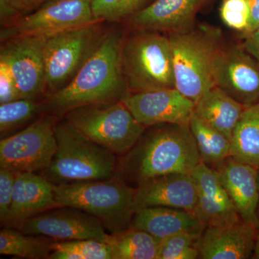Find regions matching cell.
Instances as JSON below:
<instances>
[{"label": "cell", "mask_w": 259, "mask_h": 259, "mask_svg": "<svg viewBox=\"0 0 259 259\" xmlns=\"http://www.w3.org/2000/svg\"><path fill=\"white\" fill-rule=\"evenodd\" d=\"M47 1L49 0H0L1 27L31 13Z\"/></svg>", "instance_id": "31"}, {"label": "cell", "mask_w": 259, "mask_h": 259, "mask_svg": "<svg viewBox=\"0 0 259 259\" xmlns=\"http://www.w3.org/2000/svg\"><path fill=\"white\" fill-rule=\"evenodd\" d=\"M155 0H92L94 16L105 23L128 21Z\"/></svg>", "instance_id": "27"}, {"label": "cell", "mask_w": 259, "mask_h": 259, "mask_svg": "<svg viewBox=\"0 0 259 259\" xmlns=\"http://www.w3.org/2000/svg\"><path fill=\"white\" fill-rule=\"evenodd\" d=\"M200 236L182 233L161 240L157 259L199 258Z\"/></svg>", "instance_id": "29"}, {"label": "cell", "mask_w": 259, "mask_h": 259, "mask_svg": "<svg viewBox=\"0 0 259 259\" xmlns=\"http://www.w3.org/2000/svg\"><path fill=\"white\" fill-rule=\"evenodd\" d=\"M107 243L114 259H157L161 241L147 232L134 228L110 235Z\"/></svg>", "instance_id": "25"}, {"label": "cell", "mask_w": 259, "mask_h": 259, "mask_svg": "<svg viewBox=\"0 0 259 259\" xmlns=\"http://www.w3.org/2000/svg\"><path fill=\"white\" fill-rule=\"evenodd\" d=\"M145 127L165 123L189 124L195 102L177 88L129 93L122 100Z\"/></svg>", "instance_id": "13"}, {"label": "cell", "mask_w": 259, "mask_h": 259, "mask_svg": "<svg viewBox=\"0 0 259 259\" xmlns=\"http://www.w3.org/2000/svg\"><path fill=\"white\" fill-rule=\"evenodd\" d=\"M250 6V20L248 28L243 36L259 28V0H248Z\"/></svg>", "instance_id": "36"}, {"label": "cell", "mask_w": 259, "mask_h": 259, "mask_svg": "<svg viewBox=\"0 0 259 259\" xmlns=\"http://www.w3.org/2000/svg\"><path fill=\"white\" fill-rule=\"evenodd\" d=\"M96 21L99 20L94 16L92 0H49L2 27L0 40L21 35L50 36Z\"/></svg>", "instance_id": "10"}, {"label": "cell", "mask_w": 259, "mask_h": 259, "mask_svg": "<svg viewBox=\"0 0 259 259\" xmlns=\"http://www.w3.org/2000/svg\"><path fill=\"white\" fill-rule=\"evenodd\" d=\"M82 259H114L113 250L110 244L95 239L70 241Z\"/></svg>", "instance_id": "32"}, {"label": "cell", "mask_w": 259, "mask_h": 259, "mask_svg": "<svg viewBox=\"0 0 259 259\" xmlns=\"http://www.w3.org/2000/svg\"><path fill=\"white\" fill-rule=\"evenodd\" d=\"M59 207L54 184L32 172H16L13 201L5 226L18 229L29 218Z\"/></svg>", "instance_id": "19"}, {"label": "cell", "mask_w": 259, "mask_h": 259, "mask_svg": "<svg viewBox=\"0 0 259 259\" xmlns=\"http://www.w3.org/2000/svg\"><path fill=\"white\" fill-rule=\"evenodd\" d=\"M57 151L44 171L48 180L60 184L112 178L115 153L93 142L66 120L56 122Z\"/></svg>", "instance_id": "6"}, {"label": "cell", "mask_w": 259, "mask_h": 259, "mask_svg": "<svg viewBox=\"0 0 259 259\" xmlns=\"http://www.w3.org/2000/svg\"><path fill=\"white\" fill-rule=\"evenodd\" d=\"M146 128L123 163L139 183L168 174L191 173L200 163L189 124H160Z\"/></svg>", "instance_id": "2"}, {"label": "cell", "mask_w": 259, "mask_h": 259, "mask_svg": "<svg viewBox=\"0 0 259 259\" xmlns=\"http://www.w3.org/2000/svg\"><path fill=\"white\" fill-rule=\"evenodd\" d=\"M220 16L226 26L241 32L243 35L249 25V1L223 0L220 8Z\"/></svg>", "instance_id": "30"}, {"label": "cell", "mask_w": 259, "mask_h": 259, "mask_svg": "<svg viewBox=\"0 0 259 259\" xmlns=\"http://www.w3.org/2000/svg\"><path fill=\"white\" fill-rule=\"evenodd\" d=\"M197 188L193 213L206 226H221L241 221L217 171L201 161L191 172Z\"/></svg>", "instance_id": "16"}, {"label": "cell", "mask_w": 259, "mask_h": 259, "mask_svg": "<svg viewBox=\"0 0 259 259\" xmlns=\"http://www.w3.org/2000/svg\"><path fill=\"white\" fill-rule=\"evenodd\" d=\"M40 236L27 235L15 228H3L0 231V254L20 258H50L53 242Z\"/></svg>", "instance_id": "26"}, {"label": "cell", "mask_w": 259, "mask_h": 259, "mask_svg": "<svg viewBox=\"0 0 259 259\" xmlns=\"http://www.w3.org/2000/svg\"><path fill=\"white\" fill-rule=\"evenodd\" d=\"M231 156L259 168V102L242 114L232 136Z\"/></svg>", "instance_id": "23"}, {"label": "cell", "mask_w": 259, "mask_h": 259, "mask_svg": "<svg viewBox=\"0 0 259 259\" xmlns=\"http://www.w3.org/2000/svg\"><path fill=\"white\" fill-rule=\"evenodd\" d=\"M197 188L191 173H172L139 183L135 192V211L148 207H168L193 212Z\"/></svg>", "instance_id": "15"}, {"label": "cell", "mask_w": 259, "mask_h": 259, "mask_svg": "<svg viewBox=\"0 0 259 259\" xmlns=\"http://www.w3.org/2000/svg\"><path fill=\"white\" fill-rule=\"evenodd\" d=\"M204 3L205 0H155L127 23L134 28L168 34L184 31L194 26Z\"/></svg>", "instance_id": "20"}, {"label": "cell", "mask_w": 259, "mask_h": 259, "mask_svg": "<svg viewBox=\"0 0 259 259\" xmlns=\"http://www.w3.org/2000/svg\"><path fill=\"white\" fill-rule=\"evenodd\" d=\"M120 56L129 93L176 88L171 42L161 32L134 28L122 37Z\"/></svg>", "instance_id": "4"}, {"label": "cell", "mask_w": 259, "mask_h": 259, "mask_svg": "<svg viewBox=\"0 0 259 259\" xmlns=\"http://www.w3.org/2000/svg\"><path fill=\"white\" fill-rule=\"evenodd\" d=\"M21 99L16 81L8 65L0 61V104Z\"/></svg>", "instance_id": "34"}, {"label": "cell", "mask_w": 259, "mask_h": 259, "mask_svg": "<svg viewBox=\"0 0 259 259\" xmlns=\"http://www.w3.org/2000/svg\"><path fill=\"white\" fill-rule=\"evenodd\" d=\"M58 117L46 113L25 129L0 141V168L15 172L45 170L57 151Z\"/></svg>", "instance_id": "9"}, {"label": "cell", "mask_w": 259, "mask_h": 259, "mask_svg": "<svg viewBox=\"0 0 259 259\" xmlns=\"http://www.w3.org/2000/svg\"><path fill=\"white\" fill-rule=\"evenodd\" d=\"M189 126L197 145L201 161L215 168L231 156V140L206 123L194 112Z\"/></svg>", "instance_id": "24"}, {"label": "cell", "mask_w": 259, "mask_h": 259, "mask_svg": "<svg viewBox=\"0 0 259 259\" xmlns=\"http://www.w3.org/2000/svg\"><path fill=\"white\" fill-rule=\"evenodd\" d=\"M123 35L120 30H108L73 79L44 99L42 112L61 117L84 105L122 101L129 94L121 64Z\"/></svg>", "instance_id": "1"}, {"label": "cell", "mask_w": 259, "mask_h": 259, "mask_svg": "<svg viewBox=\"0 0 259 259\" xmlns=\"http://www.w3.org/2000/svg\"><path fill=\"white\" fill-rule=\"evenodd\" d=\"M64 119L89 139L117 154L128 153L144 134V125L122 101L84 105Z\"/></svg>", "instance_id": "7"}, {"label": "cell", "mask_w": 259, "mask_h": 259, "mask_svg": "<svg viewBox=\"0 0 259 259\" xmlns=\"http://www.w3.org/2000/svg\"><path fill=\"white\" fill-rule=\"evenodd\" d=\"M16 172L0 168V221L6 224L9 216Z\"/></svg>", "instance_id": "33"}, {"label": "cell", "mask_w": 259, "mask_h": 259, "mask_svg": "<svg viewBox=\"0 0 259 259\" xmlns=\"http://www.w3.org/2000/svg\"><path fill=\"white\" fill-rule=\"evenodd\" d=\"M42 112V102L28 99H19L8 103L0 104V133L2 136L32 120Z\"/></svg>", "instance_id": "28"}, {"label": "cell", "mask_w": 259, "mask_h": 259, "mask_svg": "<svg viewBox=\"0 0 259 259\" xmlns=\"http://www.w3.org/2000/svg\"><path fill=\"white\" fill-rule=\"evenodd\" d=\"M101 221L71 207H57L29 218L18 230L27 235L49 237L58 241L95 239L107 243L110 234Z\"/></svg>", "instance_id": "12"}, {"label": "cell", "mask_w": 259, "mask_h": 259, "mask_svg": "<svg viewBox=\"0 0 259 259\" xmlns=\"http://www.w3.org/2000/svg\"><path fill=\"white\" fill-rule=\"evenodd\" d=\"M252 258L259 259V234H257L256 239H255L254 250H253Z\"/></svg>", "instance_id": "37"}, {"label": "cell", "mask_w": 259, "mask_h": 259, "mask_svg": "<svg viewBox=\"0 0 259 259\" xmlns=\"http://www.w3.org/2000/svg\"><path fill=\"white\" fill-rule=\"evenodd\" d=\"M215 83L245 107L259 102V64L241 45L225 47L218 61Z\"/></svg>", "instance_id": "14"}, {"label": "cell", "mask_w": 259, "mask_h": 259, "mask_svg": "<svg viewBox=\"0 0 259 259\" xmlns=\"http://www.w3.org/2000/svg\"><path fill=\"white\" fill-rule=\"evenodd\" d=\"M131 227L161 241L182 233L201 236L207 226L191 211L158 206L136 209Z\"/></svg>", "instance_id": "21"}, {"label": "cell", "mask_w": 259, "mask_h": 259, "mask_svg": "<svg viewBox=\"0 0 259 259\" xmlns=\"http://www.w3.org/2000/svg\"><path fill=\"white\" fill-rule=\"evenodd\" d=\"M245 107L221 89L214 87L196 102L194 112L206 123L231 141Z\"/></svg>", "instance_id": "22"}, {"label": "cell", "mask_w": 259, "mask_h": 259, "mask_svg": "<svg viewBox=\"0 0 259 259\" xmlns=\"http://www.w3.org/2000/svg\"><path fill=\"white\" fill-rule=\"evenodd\" d=\"M96 21L48 36L44 48L46 93L69 83L100 45L109 29Z\"/></svg>", "instance_id": "8"}, {"label": "cell", "mask_w": 259, "mask_h": 259, "mask_svg": "<svg viewBox=\"0 0 259 259\" xmlns=\"http://www.w3.org/2000/svg\"><path fill=\"white\" fill-rule=\"evenodd\" d=\"M241 46L259 64V28L243 36Z\"/></svg>", "instance_id": "35"}, {"label": "cell", "mask_w": 259, "mask_h": 259, "mask_svg": "<svg viewBox=\"0 0 259 259\" xmlns=\"http://www.w3.org/2000/svg\"><path fill=\"white\" fill-rule=\"evenodd\" d=\"M47 37L21 35L1 41L0 61L13 73L21 99L37 100L47 94L44 48Z\"/></svg>", "instance_id": "11"}, {"label": "cell", "mask_w": 259, "mask_h": 259, "mask_svg": "<svg viewBox=\"0 0 259 259\" xmlns=\"http://www.w3.org/2000/svg\"><path fill=\"white\" fill-rule=\"evenodd\" d=\"M214 169L241 221L258 228V167L229 156Z\"/></svg>", "instance_id": "17"}, {"label": "cell", "mask_w": 259, "mask_h": 259, "mask_svg": "<svg viewBox=\"0 0 259 259\" xmlns=\"http://www.w3.org/2000/svg\"><path fill=\"white\" fill-rule=\"evenodd\" d=\"M173 55L175 87L197 102L216 87L218 61L224 50L221 30L208 25L168 34Z\"/></svg>", "instance_id": "3"}, {"label": "cell", "mask_w": 259, "mask_h": 259, "mask_svg": "<svg viewBox=\"0 0 259 259\" xmlns=\"http://www.w3.org/2000/svg\"><path fill=\"white\" fill-rule=\"evenodd\" d=\"M136 190L118 178L54 185L59 207L81 209L98 218L112 234L131 228Z\"/></svg>", "instance_id": "5"}, {"label": "cell", "mask_w": 259, "mask_h": 259, "mask_svg": "<svg viewBox=\"0 0 259 259\" xmlns=\"http://www.w3.org/2000/svg\"><path fill=\"white\" fill-rule=\"evenodd\" d=\"M258 189H259V168H258ZM258 218H259V202H258Z\"/></svg>", "instance_id": "38"}, {"label": "cell", "mask_w": 259, "mask_h": 259, "mask_svg": "<svg viewBox=\"0 0 259 259\" xmlns=\"http://www.w3.org/2000/svg\"><path fill=\"white\" fill-rule=\"evenodd\" d=\"M256 230L241 220L227 226H207L197 245L199 258H249L254 250Z\"/></svg>", "instance_id": "18"}]
</instances>
